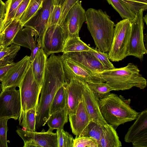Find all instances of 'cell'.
<instances>
[{
	"instance_id": "obj_26",
	"label": "cell",
	"mask_w": 147,
	"mask_h": 147,
	"mask_svg": "<svg viewBox=\"0 0 147 147\" xmlns=\"http://www.w3.org/2000/svg\"><path fill=\"white\" fill-rule=\"evenodd\" d=\"M91 48L84 42L79 37H74L67 39L64 45L62 52L89 51Z\"/></svg>"
},
{
	"instance_id": "obj_42",
	"label": "cell",
	"mask_w": 147,
	"mask_h": 147,
	"mask_svg": "<svg viewBox=\"0 0 147 147\" xmlns=\"http://www.w3.org/2000/svg\"><path fill=\"white\" fill-rule=\"evenodd\" d=\"M13 63L7 64L0 66V81L1 82L8 70L13 67L15 64Z\"/></svg>"
},
{
	"instance_id": "obj_12",
	"label": "cell",
	"mask_w": 147,
	"mask_h": 147,
	"mask_svg": "<svg viewBox=\"0 0 147 147\" xmlns=\"http://www.w3.org/2000/svg\"><path fill=\"white\" fill-rule=\"evenodd\" d=\"M62 63L67 82L74 79L86 83L105 82L99 73L93 72L69 59L62 57Z\"/></svg>"
},
{
	"instance_id": "obj_20",
	"label": "cell",
	"mask_w": 147,
	"mask_h": 147,
	"mask_svg": "<svg viewBox=\"0 0 147 147\" xmlns=\"http://www.w3.org/2000/svg\"><path fill=\"white\" fill-rule=\"evenodd\" d=\"M35 36L34 30L32 28L25 27L21 29L15 37L12 44L28 48L31 51L30 56V62L34 58L37 52L40 48L36 38L34 39Z\"/></svg>"
},
{
	"instance_id": "obj_22",
	"label": "cell",
	"mask_w": 147,
	"mask_h": 147,
	"mask_svg": "<svg viewBox=\"0 0 147 147\" xmlns=\"http://www.w3.org/2000/svg\"><path fill=\"white\" fill-rule=\"evenodd\" d=\"M19 20L13 19L4 26L0 40L3 47H8L12 44L18 31L23 28Z\"/></svg>"
},
{
	"instance_id": "obj_32",
	"label": "cell",
	"mask_w": 147,
	"mask_h": 147,
	"mask_svg": "<svg viewBox=\"0 0 147 147\" xmlns=\"http://www.w3.org/2000/svg\"><path fill=\"white\" fill-rule=\"evenodd\" d=\"M23 0H7L5 2L6 13L3 20L4 26L14 19L17 9Z\"/></svg>"
},
{
	"instance_id": "obj_35",
	"label": "cell",
	"mask_w": 147,
	"mask_h": 147,
	"mask_svg": "<svg viewBox=\"0 0 147 147\" xmlns=\"http://www.w3.org/2000/svg\"><path fill=\"white\" fill-rule=\"evenodd\" d=\"M89 51L99 61L106 70L111 69L115 68L109 59L107 53L101 52L97 48H92Z\"/></svg>"
},
{
	"instance_id": "obj_1",
	"label": "cell",
	"mask_w": 147,
	"mask_h": 147,
	"mask_svg": "<svg viewBox=\"0 0 147 147\" xmlns=\"http://www.w3.org/2000/svg\"><path fill=\"white\" fill-rule=\"evenodd\" d=\"M67 83L61 57L51 55L46 63L40 98L37 107L36 129L47 123L50 115V106L56 93Z\"/></svg>"
},
{
	"instance_id": "obj_46",
	"label": "cell",
	"mask_w": 147,
	"mask_h": 147,
	"mask_svg": "<svg viewBox=\"0 0 147 147\" xmlns=\"http://www.w3.org/2000/svg\"><path fill=\"white\" fill-rule=\"evenodd\" d=\"M3 48V47L2 45L0 43V51Z\"/></svg>"
},
{
	"instance_id": "obj_43",
	"label": "cell",
	"mask_w": 147,
	"mask_h": 147,
	"mask_svg": "<svg viewBox=\"0 0 147 147\" xmlns=\"http://www.w3.org/2000/svg\"><path fill=\"white\" fill-rule=\"evenodd\" d=\"M5 3L2 0H0V20L4 19L6 13Z\"/></svg>"
},
{
	"instance_id": "obj_15",
	"label": "cell",
	"mask_w": 147,
	"mask_h": 147,
	"mask_svg": "<svg viewBox=\"0 0 147 147\" xmlns=\"http://www.w3.org/2000/svg\"><path fill=\"white\" fill-rule=\"evenodd\" d=\"M30 63V56L27 55L19 62L15 63L8 70L1 81L3 90L9 87H19Z\"/></svg>"
},
{
	"instance_id": "obj_17",
	"label": "cell",
	"mask_w": 147,
	"mask_h": 147,
	"mask_svg": "<svg viewBox=\"0 0 147 147\" xmlns=\"http://www.w3.org/2000/svg\"><path fill=\"white\" fill-rule=\"evenodd\" d=\"M62 56L94 73H99L106 70L89 51L63 53Z\"/></svg>"
},
{
	"instance_id": "obj_34",
	"label": "cell",
	"mask_w": 147,
	"mask_h": 147,
	"mask_svg": "<svg viewBox=\"0 0 147 147\" xmlns=\"http://www.w3.org/2000/svg\"><path fill=\"white\" fill-rule=\"evenodd\" d=\"M58 147H73L74 139L72 135L63 128L57 129Z\"/></svg>"
},
{
	"instance_id": "obj_44",
	"label": "cell",
	"mask_w": 147,
	"mask_h": 147,
	"mask_svg": "<svg viewBox=\"0 0 147 147\" xmlns=\"http://www.w3.org/2000/svg\"><path fill=\"white\" fill-rule=\"evenodd\" d=\"M3 20L4 19H3L0 20V40L2 36L4 26Z\"/></svg>"
},
{
	"instance_id": "obj_30",
	"label": "cell",
	"mask_w": 147,
	"mask_h": 147,
	"mask_svg": "<svg viewBox=\"0 0 147 147\" xmlns=\"http://www.w3.org/2000/svg\"><path fill=\"white\" fill-rule=\"evenodd\" d=\"M87 84L94 94L99 99H101L114 90L106 82H88Z\"/></svg>"
},
{
	"instance_id": "obj_11",
	"label": "cell",
	"mask_w": 147,
	"mask_h": 147,
	"mask_svg": "<svg viewBox=\"0 0 147 147\" xmlns=\"http://www.w3.org/2000/svg\"><path fill=\"white\" fill-rule=\"evenodd\" d=\"M136 119L126 134L124 141L132 143L134 147H147V109L139 113Z\"/></svg>"
},
{
	"instance_id": "obj_28",
	"label": "cell",
	"mask_w": 147,
	"mask_h": 147,
	"mask_svg": "<svg viewBox=\"0 0 147 147\" xmlns=\"http://www.w3.org/2000/svg\"><path fill=\"white\" fill-rule=\"evenodd\" d=\"M20 49V46L12 44L0 51V66L14 63L13 60Z\"/></svg>"
},
{
	"instance_id": "obj_45",
	"label": "cell",
	"mask_w": 147,
	"mask_h": 147,
	"mask_svg": "<svg viewBox=\"0 0 147 147\" xmlns=\"http://www.w3.org/2000/svg\"><path fill=\"white\" fill-rule=\"evenodd\" d=\"M3 91L2 87L1 84L0 83V94Z\"/></svg>"
},
{
	"instance_id": "obj_3",
	"label": "cell",
	"mask_w": 147,
	"mask_h": 147,
	"mask_svg": "<svg viewBox=\"0 0 147 147\" xmlns=\"http://www.w3.org/2000/svg\"><path fill=\"white\" fill-rule=\"evenodd\" d=\"M114 90H129L135 87L140 89L147 86V81L136 65L129 63L125 67L106 70L99 73Z\"/></svg>"
},
{
	"instance_id": "obj_23",
	"label": "cell",
	"mask_w": 147,
	"mask_h": 147,
	"mask_svg": "<svg viewBox=\"0 0 147 147\" xmlns=\"http://www.w3.org/2000/svg\"><path fill=\"white\" fill-rule=\"evenodd\" d=\"M98 147H120L122 144L113 126L107 124L98 143Z\"/></svg>"
},
{
	"instance_id": "obj_39",
	"label": "cell",
	"mask_w": 147,
	"mask_h": 147,
	"mask_svg": "<svg viewBox=\"0 0 147 147\" xmlns=\"http://www.w3.org/2000/svg\"><path fill=\"white\" fill-rule=\"evenodd\" d=\"M79 0H65L61 6V13L58 25L62 26L69 11L75 4Z\"/></svg>"
},
{
	"instance_id": "obj_5",
	"label": "cell",
	"mask_w": 147,
	"mask_h": 147,
	"mask_svg": "<svg viewBox=\"0 0 147 147\" xmlns=\"http://www.w3.org/2000/svg\"><path fill=\"white\" fill-rule=\"evenodd\" d=\"M131 28V20L128 19H123L115 24L112 41L108 54L111 61L118 62L127 57Z\"/></svg>"
},
{
	"instance_id": "obj_9",
	"label": "cell",
	"mask_w": 147,
	"mask_h": 147,
	"mask_svg": "<svg viewBox=\"0 0 147 147\" xmlns=\"http://www.w3.org/2000/svg\"><path fill=\"white\" fill-rule=\"evenodd\" d=\"M54 5V0H43L42 7L23 26L34 30L35 36H38V44L42 49L44 35L47 29L49 18Z\"/></svg>"
},
{
	"instance_id": "obj_18",
	"label": "cell",
	"mask_w": 147,
	"mask_h": 147,
	"mask_svg": "<svg viewBox=\"0 0 147 147\" xmlns=\"http://www.w3.org/2000/svg\"><path fill=\"white\" fill-rule=\"evenodd\" d=\"M82 97L84 105L91 121L101 126L108 124L103 119L99 107V99L96 97L86 82Z\"/></svg>"
},
{
	"instance_id": "obj_2",
	"label": "cell",
	"mask_w": 147,
	"mask_h": 147,
	"mask_svg": "<svg viewBox=\"0 0 147 147\" xmlns=\"http://www.w3.org/2000/svg\"><path fill=\"white\" fill-rule=\"evenodd\" d=\"M85 16L88 29L96 48L102 52H108L114 34V22L101 9L89 8L86 11Z\"/></svg>"
},
{
	"instance_id": "obj_31",
	"label": "cell",
	"mask_w": 147,
	"mask_h": 147,
	"mask_svg": "<svg viewBox=\"0 0 147 147\" xmlns=\"http://www.w3.org/2000/svg\"><path fill=\"white\" fill-rule=\"evenodd\" d=\"M119 14L123 19H134L136 13L127 7L120 0H106Z\"/></svg>"
},
{
	"instance_id": "obj_10",
	"label": "cell",
	"mask_w": 147,
	"mask_h": 147,
	"mask_svg": "<svg viewBox=\"0 0 147 147\" xmlns=\"http://www.w3.org/2000/svg\"><path fill=\"white\" fill-rule=\"evenodd\" d=\"M49 128L46 131H31L20 128L16 132L24 141V147H58L57 134Z\"/></svg>"
},
{
	"instance_id": "obj_14",
	"label": "cell",
	"mask_w": 147,
	"mask_h": 147,
	"mask_svg": "<svg viewBox=\"0 0 147 147\" xmlns=\"http://www.w3.org/2000/svg\"><path fill=\"white\" fill-rule=\"evenodd\" d=\"M66 37L62 26H49L44 34L42 49L48 56L55 53L62 52Z\"/></svg>"
},
{
	"instance_id": "obj_36",
	"label": "cell",
	"mask_w": 147,
	"mask_h": 147,
	"mask_svg": "<svg viewBox=\"0 0 147 147\" xmlns=\"http://www.w3.org/2000/svg\"><path fill=\"white\" fill-rule=\"evenodd\" d=\"M128 8L136 13L147 9V0H120Z\"/></svg>"
},
{
	"instance_id": "obj_7",
	"label": "cell",
	"mask_w": 147,
	"mask_h": 147,
	"mask_svg": "<svg viewBox=\"0 0 147 147\" xmlns=\"http://www.w3.org/2000/svg\"><path fill=\"white\" fill-rule=\"evenodd\" d=\"M141 9L136 13L131 20V28L130 37L127 51V56H132L140 59L147 53L144 42L143 12Z\"/></svg>"
},
{
	"instance_id": "obj_6",
	"label": "cell",
	"mask_w": 147,
	"mask_h": 147,
	"mask_svg": "<svg viewBox=\"0 0 147 147\" xmlns=\"http://www.w3.org/2000/svg\"><path fill=\"white\" fill-rule=\"evenodd\" d=\"M21 100V114L37 106L41 88L36 80L31 63L19 87Z\"/></svg>"
},
{
	"instance_id": "obj_8",
	"label": "cell",
	"mask_w": 147,
	"mask_h": 147,
	"mask_svg": "<svg viewBox=\"0 0 147 147\" xmlns=\"http://www.w3.org/2000/svg\"><path fill=\"white\" fill-rule=\"evenodd\" d=\"M16 87L7 88L0 94V119L7 118L17 120L20 115L21 104L20 91Z\"/></svg>"
},
{
	"instance_id": "obj_21",
	"label": "cell",
	"mask_w": 147,
	"mask_h": 147,
	"mask_svg": "<svg viewBox=\"0 0 147 147\" xmlns=\"http://www.w3.org/2000/svg\"><path fill=\"white\" fill-rule=\"evenodd\" d=\"M48 56L42 48L38 50L34 60L31 62L34 77L41 88Z\"/></svg>"
},
{
	"instance_id": "obj_29",
	"label": "cell",
	"mask_w": 147,
	"mask_h": 147,
	"mask_svg": "<svg viewBox=\"0 0 147 147\" xmlns=\"http://www.w3.org/2000/svg\"><path fill=\"white\" fill-rule=\"evenodd\" d=\"M43 1V0H30L25 10L19 19L23 27L42 7Z\"/></svg>"
},
{
	"instance_id": "obj_16",
	"label": "cell",
	"mask_w": 147,
	"mask_h": 147,
	"mask_svg": "<svg viewBox=\"0 0 147 147\" xmlns=\"http://www.w3.org/2000/svg\"><path fill=\"white\" fill-rule=\"evenodd\" d=\"M68 116L72 133L76 137L85 136L91 120L85 108L82 97L76 113L69 114Z\"/></svg>"
},
{
	"instance_id": "obj_27",
	"label": "cell",
	"mask_w": 147,
	"mask_h": 147,
	"mask_svg": "<svg viewBox=\"0 0 147 147\" xmlns=\"http://www.w3.org/2000/svg\"><path fill=\"white\" fill-rule=\"evenodd\" d=\"M66 84L61 86L56 93L50 106V115L54 112L66 107L67 101Z\"/></svg>"
},
{
	"instance_id": "obj_25",
	"label": "cell",
	"mask_w": 147,
	"mask_h": 147,
	"mask_svg": "<svg viewBox=\"0 0 147 147\" xmlns=\"http://www.w3.org/2000/svg\"><path fill=\"white\" fill-rule=\"evenodd\" d=\"M37 106L31 109L19 117V124L24 129L29 131H36Z\"/></svg>"
},
{
	"instance_id": "obj_41",
	"label": "cell",
	"mask_w": 147,
	"mask_h": 147,
	"mask_svg": "<svg viewBox=\"0 0 147 147\" xmlns=\"http://www.w3.org/2000/svg\"><path fill=\"white\" fill-rule=\"evenodd\" d=\"M30 0H23L19 5L14 19L19 20L20 17L26 8Z\"/></svg>"
},
{
	"instance_id": "obj_19",
	"label": "cell",
	"mask_w": 147,
	"mask_h": 147,
	"mask_svg": "<svg viewBox=\"0 0 147 147\" xmlns=\"http://www.w3.org/2000/svg\"><path fill=\"white\" fill-rule=\"evenodd\" d=\"M86 82L74 79L69 80L65 85L67 101L66 107L68 115L75 113L82 98Z\"/></svg>"
},
{
	"instance_id": "obj_24",
	"label": "cell",
	"mask_w": 147,
	"mask_h": 147,
	"mask_svg": "<svg viewBox=\"0 0 147 147\" xmlns=\"http://www.w3.org/2000/svg\"><path fill=\"white\" fill-rule=\"evenodd\" d=\"M68 115L66 107L52 113L47 123L49 128L53 130L63 128L64 125L68 121Z\"/></svg>"
},
{
	"instance_id": "obj_38",
	"label": "cell",
	"mask_w": 147,
	"mask_h": 147,
	"mask_svg": "<svg viewBox=\"0 0 147 147\" xmlns=\"http://www.w3.org/2000/svg\"><path fill=\"white\" fill-rule=\"evenodd\" d=\"M9 119L4 118L0 119V147H7V134L8 130L7 121Z\"/></svg>"
},
{
	"instance_id": "obj_33",
	"label": "cell",
	"mask_w": 147,
	"mask_h": 147,
	"mask_svg": "<svg viewBox=\"0 0 147 147\" xmlns=\"http://www.w3.org/2000/svg\"><path fill=\"white\" fill-rule=\"evenodd\" d=\"M105 125L101 126L91 121L88 125L85 136L88 137L95 140L98 144L104 131Z\"/></svg>"
},
{
	"instance_id": "obj_40",
	"label": "cell",
	"mask_w": 147,
	"mask_h": 147,
	"mask_svg": "<svg viewBox=\"0 0 147 147\" xmlns=\"http://www.w3.org/2000/svg\"><path fill=\"white\" fill-rule=\"evenodd\" d=\"M61 11V6L59 5H54L50 14L48 22L47 28L54 25H58Z\"/></svg>"
},
{
	"instance_id": "obj_13",
	"label": "cell",
	"mask_w": 147,
	"mask_h": 147,
	"mask_svg": "<svg viewBox=\"0 0 147 147\" xmlns=\"http://www.w3.org/2000/svg\"><path fill=\"white\" fill-rule=\"evenodd\" d=\"M85 12L81 1L79 0L69 11L62 26L66 39L70 37H79V31L86 21Z\"/></svg>"
},
{
	"instance_id": "obj_4",
	"label": "cell",
	"mask_w": 147,
	"mask_h": 147,
	"mask_svg": "<svg viewBox=\"0 0 147 147\" xmlns=\"http://www.w3.org/2000/svg\"><path fill=\"white\" fill-rule=\"evenodd\" d=\"M99 104L103 119L107 123L113 126L117 127L136 119L139 113L114 93L99 99Z\"/></svg>"
},
{
	"instance_id": "obj_37",
	"label": "cell",
	"mask_w": 147,
	"mask_h": 147,
	"mask_svg": "<svg viewBox=\"0 0 147 147\" xmlns=\"http://www.w3.org/2000/svg\"><path fill=\"white\" fill-rule=\"evenodd\" d=\"M98 147L97 142L94 139L85 136L76 137L74 139L73 147Z\"/></svg>"
}]
</instances>
